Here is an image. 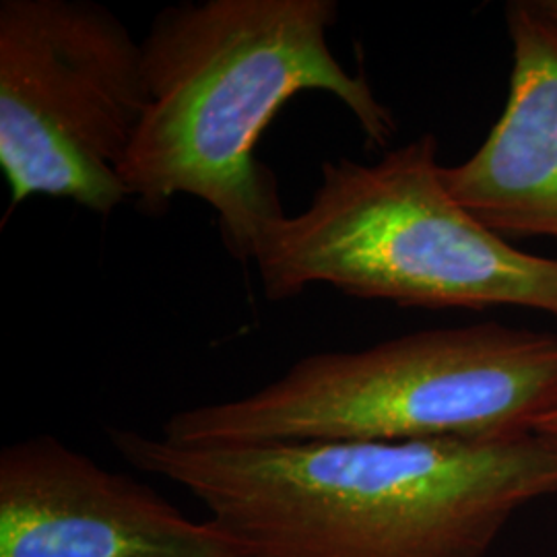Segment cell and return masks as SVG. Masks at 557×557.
<instances>
[{
	"label": "cell",
	"instance_id": "6da1fadb",
	"mask_svg": "<svg viewBox=\"0 0 557 557\" xmlns=\"http://www.w3.org/2000/svg\"><path fill=\"white\" fill-rule=\"evenodd\" d=\"M106 434L259 557H483L524 504L557 494V438L541 432L238 448Z\"/></svg>",
	"mask_w": 557,
	"mask_h": 557
},
{
	"label": "cell",
	"instance_id": "7a4b0ae2",
	"mask_svg": "<svg viewBox=\"0 0 557 557\" xmlns=\"http://www.w3.org/2000/svg\"><path fill=\"white\" fill-rule=\"evenodd\" d=\"M337 17L335 0H202L160 11L140 41L149 106L122 168L140 211L160 215L176 197L202 200L230 255L252 262L285 218L257 145L287 101L329 94L370 147H388L397 119L331 50Z\"/></svg>",
	"mask_w": 557,
	"mask_h": 557
},
{
	"label": "cell",
	"instance_id": "3957f363",
	"mask_svg": "<svg viewBox=\"0 0 557 557\" xmlns=\"http://www.w3.org/2000/svg\"><path fill=\"white\" fill-rule=\"evenodd\" d=\"M556 411L557 335L487 322L306 356L252 395L174 413L160 438L178 448L515 438Z\"/></svg>",
	"mask_w": 557,
	"mask_h": 557
},
{
	"label": "cell",
	"instance_id": "277c9868",
	"mask_svg": "<svg viewBox=\"0 0 557 557\" xmlns=\"http://www.w3.org/2000/svg\"><path fill=\"white\" fill-rule=\"evenodd\" d=\"M438 139L421 135L374 163L324 161L310 205L260 239L264 296L331 285L400 308H527L557 319V259L522 252L462 207Z\"/></svg>",
	"mask_w": 557,
	"mask_h": 557
},
{
	"label": "cell",
	"instance_id": "5b68a950",
	"mask_svg": "<svg viewBox=\"0 0 557 557\" xmlns=\"http://www.w3.org/2000/svg\"><path fill=\"white\" fill-rule=\"evenodd\" d=\"M149 106L143 44L94 0L0 2V170L32 197L101 218L131 199L124 161Z\"/></svg>",
	"mask_w": 557,
	"mask_h": 557
},
{
	"label": "cell",
	"instance_id": "8992f818",
	"mask_svg": "<svg viewBox=\"0 0 557 557\" xmlns=\"http://www.w3.org/2000/svg\"><path fill=\"white\" fill-rule=\"evenodd\" d=\"M0 557H259L54 436L0 453Z\"/></svg>",
	"mask_w": 557,
	"mask_h": 557
},
{
	"label": "cell",
	"instance_id": "52a82bcc",
	"mask_svg": "<svg viewBox=\"0 0 557 557\" xmlns=\"http://www.w3.org/2000/svg\"><path fill=\"white\" fill-rule=\"evenodd\" d=\"M512 73L504 112L478 151L446 168L450 195L502 236L557 242V21L506 11Z\"/></svg>",
	"mask_w": 557,
	"mask_h": 557
},
{
	"label": "cell",
	"instance_id": "ba28073f",
	"mask_svg": "<svg viewBox=\"0 0 557 557\" xmlns=\"http://www.w3.org/2000/svg\"><path fill=\"white\" fill-rule=\"evenodd\" d=\"M533 4L543 15H547L549 20L557 21V0H535Z\"/></svg>",
	"mask_w": 557,
	"mask_h": 557
},
{
	"label": "cell",
	"instance_id": "9c48e42d",
	"mask_svg": "<svg viewBox=\"0 0 557 557\" xmlns=\"http://www.w3.org/2000/svg\"><path fill=\"white\" fill-rule=\"evenodd\" d=\"M537 432H541V434H549V436H556L557 438V411L539 423Z\"/></svg>",
	"mask_w": 557,
	"mask_h": 557
}]
</instances>
